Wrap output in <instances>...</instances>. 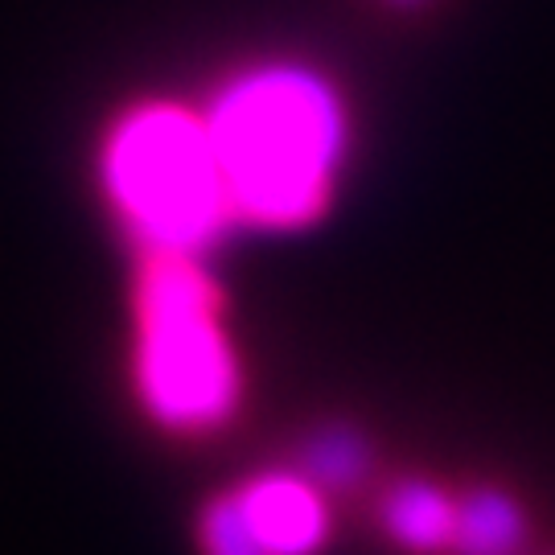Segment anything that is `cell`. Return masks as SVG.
I'll list each match as a JSON object with an SVG mask.
<instances>
[{
	"instance_id": "obj_1",
	"label": "cell",
	"mask_w": 555,
	"mask_h": 555,
	"mask_svg": "<svg viewBox=\"0 0 555 555\" xmlns=\"http://www.w3.org/2000/svg\"><path fill=\"white\" fill-rule=\"evenodd\" d=\"M235 231L300 235L341 190L354 116L334 75L288 54L227 70L198 103Z\"/></svg>"
},
{
	"instance_id": "obj_2",
	"label": "cell",
	"mask_w": 555,
	"mask_h": 555,
	"mask_svg": "<svg viewBox=\"0 0 555 555\" xmlns=\"http://www.w3.org/2000/svg\"><path fill=\"white\" fill-rule=\"evenodd\" d=\"M128 383L165 437H215L243 412L247 366L210 256H137Z\"/></svg>"
},
{
	"instance_id": "obj_3",
	"label": "cell",
	"mask_w": 555,
	"mask_h": 555,
	"mask_svg": "<svg viewBox=\"0 0 555 555\" xmlns=\"http://www.w3.org/2000/svg\"><path fill=\"white\" fill-rule=\"evenodd\" d=\"M95 181L137 256H215L235 235L198 103L144 95L103 124Z\"/></svg>"
},
{
	"instance_id": "obj_4",
	"label": "cell",
	"mask_w": 555,
	"mask_h": 555,
	"mask_svg": "<svg viewBox=\"0 0 555 555\" xmlns=\"http://www.w3.org/2000/svg\"><path fill=\"white\" fill-rule=\"evenodd\" d=\"M194 539L202 555H321L334 539L330 490L305 469H259L202 502Z\"/></svg>"
},
{
	"instance_id": "obj_5",
	"label": "cell",
	"mask_w": 555,
	"mask_h": 555,
	"mask_svg": "<svg viewBox=\"0 0 555 555\" xmlns=\"http://www.w3.org/2000/svg\"><path fill=\"white\" fill-rule=\"evenodd\" d=\"M378 518L396 547L416 555H440L453 543L456 494H449L428 477H403L383 494Z\"/></svg>"
},
{
	"instance_id": "obj_6",
	"label": "cell",
	"mask_w": 555,
	"mask_h": 555,
	"mask_svg": "<svg viewBox=\"0 0 555 555\" xmlns=\"http://www.w3.org/2000/svg\"><path fill=\"white\" fill-rule=\"evenodd\" d=\"M527 539V511L506 490L477 486L456 494L449 555H515Z\"/></svg>"
},
{
	"instance_id": "obj_7",
	"label": "cell",
	"mask_w": 555,
	"mask_h": 555,
	"mask_svg": "<svg viewBox=\"0 0 555 555\" xmlns=\"http://www.w3.org/2000/svg\"><path fill=\"white\" fill-rule=\"evenodd\" d=\"M366 469V440L350 428H325L305 444V474L325 490L354 486V477Z\"/></svg>"
},
{
	"instance_id": "obj_8",
	"label": "cell",
	"mask_w": 555,
	"mask_h": 555,
	"mask_svg": "<svg viewBox=\"0 0 555 555\" xmlns=\"http://www.w3.org/2000/svg\"><path fill=\"white\" fill-rule=\"evenodd\" d=\"M391 4H420V0H391Z\"/></svg>"
}]
</instances>
